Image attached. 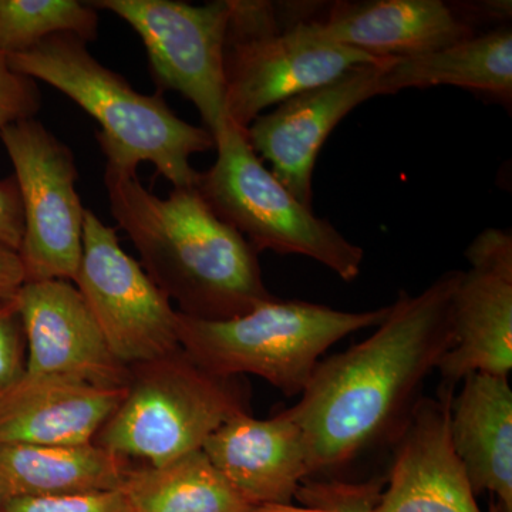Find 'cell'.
I'll use <instances>...</instances> for the list:
<instances>
[{
    "label": "cell",
    "instance_id": "obj_13",
    "mask_svg": "<svg viewBox=\"0 0 512 512\" xmlns=\"http://www.w3.org/2000/svg\"><path fill=\"white\" fill-rule=\"evenodd\" d=\"M16 302L28 348L23 377L127 387L130 367L113 355L73 282H26Z\"/></svg>",
    "mask_w": 512,
    "mask_h": 512
},
{
    "label": "cell",
    "instance_id": "obj_10",
    "mask_svg": "<svg viewBox=\"0 0 512 512\" xmlns=\"http://www.w3.org/2000/svg\"><path fill=\"white\" fill-rule=\"evenodd\" d=\"M73 284L124 366L181 349L178 311L140 262L121 248L114 228L90 210L84 214L82 261Z\"/></svg>",
    "mask_w": 512,
    "mask_h": 512
},
{
    "label": "cell",
    "instance_id": "obj_27",
    "mask_svg": "<svg viewBox=\"0 0 512 512\" xmlns=\"http://www.w3.org/2000/svg\"><path fill=\"white\" fill-rule=\"evenodd\" d=\"M23 237V211L15 178L0 180V244L19 251Z\"/></svg>",
    "mask_w": 512,
    "mask_h": 512
},
{
    "label": "cell",
    "instance_id": "obj_4",
    "mask_svg": "<svg viewBox=\"0 0 512 512\" xmlns=\"http://www.w3.org/2000/svg\"><path fill=\"white\" fill-rule=\"evenodd\" d=\"M387 312L389 306L345 312L275 298L232 319H192L178 312V339L181 349L214 375L258 376L295 397L308 386L326 350L350 333L376 328Z\"/></svg>",
    "mask_w": 512,
    "mask_h": 512
},
{
    "label": "cell",
    "instance_id": "obj_8",
    "mask_svg": "<svg viewBox=\"0 0 512 512\" xmlns=\"http://www.w3.org/2000/svg\"><path fill=\"white\" fill-rule=\"evenodd\" d=\"M12 161L23 211L19 258L26 282H74L83 252L84 214L72 151L40 121L0 131Z\"/></svg>",
    "mask_w": 512,
    "mask_h": 512
},
{
    "label": "cell",
    "instance_id": "obj_3",
    "mask_svg": "<svg viewBox=\"0 0 512 512\" xmlns=\"http://www.w3.org/2000/svg\"><path fill=\"white\" fill-rule=\"evenodd\" d=\"M8 60L13 70L55 87L99 121L96 138L107 165L137 171L148 161L174 188L197 187L201 173L190 158L215 148L214 136L180 119L163 94L136 92L94 59L83 39L53 35Z\"/></svg>",
    "mask_w": 512,
    "mask_h": 512
},
{
    "label": "cell",
    "instance_id": "obj_1",
    "mask_svg": "<svg viewBox=\"0 0 512 512\" xmlns=\"http://www.w3.org/2000/svg\"><path fill=\"white\" fill-rule=\"evenodd\" d=\"M461 271L417 295L400 291L370 338L320 360L288 410L308 447L309 480L335 478L357 458L393 446L421 387L453 346V296Z\"/></svg>",
    "mask_w": 512,
    "mask_h": 512
},
{
    "label": "cell",
    "instance_id": "obj_15",
    "mask_svg": "<svg viewBox=\"0 0 512 512\" xmlns=\"http://www.w3.org/2000/svg\"><path fill=\"white\" fill-rule=\"evenodd\" d=\"M202 451L256 504L292 507L299 488L309 480L305 436L288 410L269 419L237 414L205 441Z\"/></svg>",
    "mask_w": 512,
    "mask_h": 512
},
{
    "label": "cell",
    "instance_id": "obj_2",
    "mask_svg": "<svg viewBox=\"0 0 512 512\" xmlns=\"http://www.w3.org/2000/svg\"><path fill=\"white\" fill-rule=\"evenodd\" d=\"M104 184L111 215L136 247L140 265L181 315L232 319L275 299L258 252L211 210L197 187L174 188L160 198L136 170L107 164Z\"/></svg>",
    "mask_w": 512,
    "mask_h": 512
},
{
    "label": "cell",
    "instance_id": "obj_7",
    "mask_svg": "<svg viewBox=\"0 0 512 512\" xmlns=\"http://www.w3.org/2000/svg\"><path fill=\"white\" fill-rule=\"evenodd\" d=\"M215 147L217 161L200 174L197 188L222 221L258 254L306 256L342 281H355L365 261L363 249L286 190L249 146L244 128L228 120L215 137Z\"/></svg>",
    "mask_w": 512,
    "mask_h": 512
},
{
    "label": "cell",
    "instance_id": "obj_9",
    "mask_svg": "<svg viewBox=\"0 0 512 512\" xmlns=\"http://www.w3.org/2000/svg\"><path fill=\"white\" fill-rule=\"evenodd\" d=\"M89 5L109 10L136 30L158 93L183 94L217 137L228 123L224 56L231 0L201 6L177 0H97Z\"/></svg>",
    "mask_w": 512,
    "mask_h": 512
},
{
    "label": "cell",
    "instance_id": "obj_11",
    "mask_svg": "<svg viewBox=\"0 0 512 512\" xmlns=\"http://www.w3.org/2000/svg\"><path fill=\"white\" fill-rule=\"evenodd\" d=\"M453 296V346L437 372L454 390L473 373L508 377L512 369V235L488 228L466 251Z\"/></svg>",
    "mask_w": 512,
    "mask_h": 512
},
{
    "label": "cell",
    "instance_id": "obj_23",
    "mask_svg": "<svg viewBox=\"0 0 512 512\" xmlns=\"http://www.w3.org/2000/svg\"><path fill=\"white\" fill-rule=\"evenodd\" d=\"M386 478L350 483L342 478H311L299 488L296 503L320 512H372Z\"/></svg>",
    "mask_w": 512,
    "mask_h": 512
},
{
    "label": "cell",
    "instance_id": "obj_12",
    "mask_svg": "<svg viewBox=\"0 0 512 512\" xmlns=\"http://www.w3.org/2000/svg\"><path fill=\"white\" fill-rule=\"evenodd\" d=\"M387 59L360 64L332 82L296 94L245 130L256 156L271 163L272 174L305 207H313V171L330 133L360 104L386 96Z\"/></svg>",
    "mask_w": 512,
    "mask_h": 512
},
{
    "label": "cell",
    "instance_id": "obj_17",
    "mask_svg": "<svg viewBox=\"0 0 512 512\" xmlns=\"http://www.w3.org/2000/svg\"><path fill=\"white\" fill-rule=\"evenodd\" d=\"M451 397V446L476 497L490 493L494 512H512V389L508 377L473 373Z\"/></svg>",
    "mask_w": 512,
    "mask_h": 512
},
{
    "label": "cell",
    "instance_id": "obj_6",
    "mask_svg": "<svg viewBox=\"0 0 512 512\" xmlns=\"http://www.w3.org/2000/svg\"><path fill=\"white\" fill-rule=\"evenodd\" d=\"M376 60L332 42L315 19L292 13L291 5L231 0L224 56L228 120L247 130L269 107Z\"/></svg>",
    "mask_w": 512,
    "mask_h": 512
},
{
    "label": "cell",
    "instance_id": "obj_21",
    "mask_svg": "<svg viewBox=\"0 0 512 512\" xmlns=\"http://www.w3.org/2000/svg\"><path fill=\"white\" fill-rule=\"evenodd\" d=\"M120 490L133 512H313L302 505L269 507L248 500L202 450L164 466H131Z\"/></svg>",
    "mask_w": 512,
    "mask_h": 512
},
{
    "label": "cell",
    "instance_id": "obj_26",
    "mask_svg": "<svg viewBox=\"0 0 512 512\" xmlns=\"http://www.w3.org/2000/svg\"><path fill=\"white\" fill-rule=\"evenodd\" d=\"M40 109V92L35 80L10 67L0 53V131L18 121L35 119Z\"/></svg>",
    "mask_w": 512,
    "mask_h": 512
},
{
    "label": "cell",
    "instance_id": "obj_29",
    "mask_svg": "<svg viewBox=\"0 0 512 512\" xmlns=\"http://www.w3.org/2000/svg\"><path fill=\"white\" fill-rule=\"evenodd\" d=\"M0 512H3L2 511V500H0Z\"/></svg>",
    "mask_w": 512,
    "mask_h": 512
},
{
    "label": "cell",
    "instance_id": "obj_22",
    "mask_svg": "<svg viewBox=\"0 0 512 512\" xmlns=\"http://www.w3.org/2000/svg\"><path fill=\"white\" fill-rule=\"evenodd\" d=\"M97 10L77 0H0V53L28 52L53 35L69 33L90 42L97 37Z\"/></svg>",
    "mask_w": 512,
    "mask_h": 512
},
{
    "label": "cell",
    "instance_id": "obj_28",
    "mask_svg": "<svg viewBox=\"0 0 512 512\" xmlns=\"http://www.w3.org/2000/svg\"><path fill=\"white\" fill-rule=\"evenodd\" d=\"M25 284V271L18 251L0 244V301L16 296Z\"/></svg>",
    "mask_w": 512,
    "mask_h": 512
},
{
    "label": "cell",
    "instance_id": "obj_18",
    "mask_svg": "<svg viewBox=\"0 0 512 512\" xmlns=\"http://www.w3.org/2000/svg\"><path fill=\"white\" fill-rule=\"evenodd\" d=\"M126 389L22 377L0 399V446L94 443Z\"/></svg>",
    "mask_w": 512,
    "mask_h": 512
},
{
    "label": "cell",
    "instance_id": "obj_16",
    "mask_svg": "<svg viewBox=\"0 0 512 512\" xmlns=\"http://www.w3.org/2000/svg\"><path fill=\"white\" fill-rule=\"evenodd\" d=\"M319 32L377 59L434 52L477 35L457 3L441 0L336 2Z\"/></svg>",
    "mask_w": 512,
    "mask_h": 512
},
{
    "label": "cell",
    "instance_id": "obj_24",
    "mask_svg": "<svg viewBox=\"0 0 512 512\" xmlns=\"http://www.w3.org/2000/svg\"><path fill=\"white\" fill-rule=\"evenodd\" d=\"M3 512H133L120 490L19 497L2 501Z\"/></svg>",
    "mask_w": 512,
    "mask_h": 512
},
{
    "label": "cell",
    "instance_id": "obj_25",
    "mask_svg": "<svg viewBox=\"0 0 512 512\" xmlns=\"http://www.w3.org/2000/svg\"><path fill=\"white\" fill-rule=\"evenodd\" d=\"M28 362L25 329L16 296L0 301V399L25 376Z\"/></svg>",
    "mask_w": 512,
    "mask_h": 512
},
{
    "label": "cell",
    "instance_id": "obj_14",
    "mask_svg": "<svg viewBox=\"0 0 512 512\" xmlns=\"http://www.w3.org/2000/svg\"><path fill=\"white\" fill-rule=\"evenodd\" d=\"M454 393L440 387L437 397H420L394 441L389 476L372 512H483L451 446Z\"/></svg>",
    "mask_w": 512,
    "mask_h": 512
},
{
    "label": "cell",
    "instance_id": "obj_20",
    "mask_svg": "<svg viewBox=\"0 0 512 512\" xmlns=\"http://www.w3.org/2000/svg\"><path fill=\"white\" fill-rule=\"evenodd\" d=\"M131 466L94 443L0 446V500L119 490Z\"/></svg>",
    "mask_w": 512,
    "mask_h": 512
},
{
    "label": "cell",
    "instance_id": "obj_30",
    "mask_svg": "<svg viewBox=\"0 0 512 512\" xmlns=\"http://www.w3.org/2000/svg\"><path fill=\"white\" fill-rule=\"evenodd\" d=\"M313 512H320V511L313 510Z\"/></svg>",
    "mask_w": 512,
    "mask_h": 512
},
{
    "label": "cell",
    "instance_id": "obj_19",
    "mask_svg": "<svg viewBox=\"0 0 512 512\" xmlns=\"http://www.w3.org/2000/svg\"><path fill=\"white\" fill-rule=\"evenodd\" d=\"M384 90L453 86L512 106V29L497 26L454 45L407 57H389L383 74Z\"/></svg>",
    "mask_w": 512,
    "mask_h": 512
},
{
    "label": "cell",
    "instance_id": "obj_5",
    "mask_svg": "<svg viewBox=\"0 0 512 512\" xmlns=\"http://www.w3.org/2000/svg\"><path fill=\"white\" fill-rule=\"evenodd\" d=\"M241 413H251L244 379L214 375L180 349L130 367L126 394L94 444L127 460L164 466L202 450Z\"/></svg>",
    "mask_w": 512,
    "mask_h": 512
}]
</instances>
